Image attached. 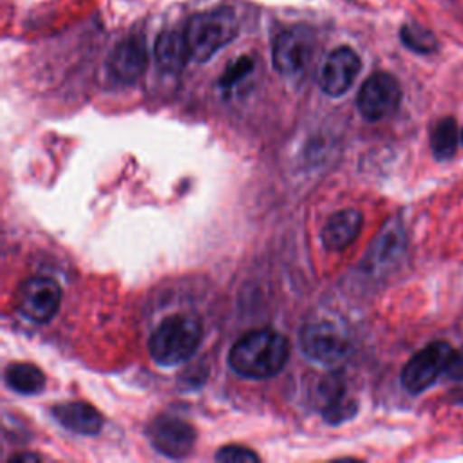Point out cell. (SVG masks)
Masks as SVG:
<instances>
[{"label":"cell","mask_w":463,"mask_h":463,"mask_svg":"<svg viewBox=\"0 0 463 463\" xmlns=\"http://www.w3.org/2000/svg\"><path fill=\"white\" fill-rule=\"evenodd\" d=\"M400 38L407 49H411L418 54H430L438 49L436 36L427 27L414 24V22L402 25Z\"/></svg>","instance_id":"d6986e66"},{"label":"cell","mask_w":463,"mask_h":463,"mask_svg":"<svg viewBox=\"0 0 463 463\" xmlns=\"http://www.w3.org/2000/svg\"><path fill=\"white\" fill-rule=\"evenodd\" d=\"M322 398H324V405L320 409L322 418L331 423V425H338L342 421H347L349 418H353L358 411V405L354 400L347 398L342 391V385L336 378H329L324 382L322 387Z\"/></svg>","instance_id":"2e32d148"},{"label":"cell","mask_w":463,"mask_h":463,"mask_svg":"<svg viewBox=\"0 0 463 463\" xmlns=\"http://www.w3.org/2000/svg\"><path fill=\"white\" fill-rule=\"evenodd\" d=\"M447 374L452 380L463 382V351L461 353H454L449 367H447Z\"/></svg>","instance_id":"7402d4cb"},{"label":"cell","mask_w":463,"mask_h":463,"mask_svg":"<svg viewBox=\"0 0 463 463\" xmlns=\"http://www.w3.org/2000/svg\"><path fill=\"white\" fill-rule=\"evenodd\" d=\"M40 459V456H36V454H14V456H11L9 458V461H38Z\"/></svg>","instance_id":"603a6c76"},{"label":"cell","mask_w":463,"mask_h":463,"mask_svg":"<svg viewBox=\"0 0 463 463\" xmlns=\"http://www.w3.org/2000/svg\"><path fill=\"white\" fill-rule=\"evenodd\" d=\"M461 139H463V130H461Z\"/></svg>","instance_id":"cb8c5ba5"},{"label":"cell","mask_w":463,"mask_h":463,"mask_svg":"<svg viewBox=\"0 0 463 463\" xmlns=\"http://www.w3.org/2000/svg\"><path fill=\"white\" fill-rule=\"evenodd\" d=\"M454 356V349L449 342L434 340L414 353L402 369V385L411 394H418L430 387L447 367Z\"/></svg>","instance_id":"277c9868"},{"label":"cell","mask_w":463,"mask_h":463,"mask_svg":"<svg viewBox=\"0 0 463 463\" xmlns=\"http://www.w3.org/2000/svg\"><path fill=\"white\" fill-rule=\"evenodd\" d=\"M217 461H226V463H235V461H259V454L253 452L251 449L241 447V445H226L215 454Z\"/></svg>","instance_id":"44dd1931"},{"label":"cell","mask_w":463,"mask_h":463,"mask_svg":"<svg viewBox=\"0 0 463 463\" xmlns=\"http://www.w3.org/2000/svg\"><path fill=\"white\" fill-rule=\"evenodd\" d=\"M183 33L190 51V60L203 63L235 40L239 33V20L230 7L210 9L190 16Z\"/></svg>","instance_id":"3957f363"},{"label":"cell","mask_w":463,"mask_h":463,"mask_svg":"<svg viewBox=\"0 0 463 463\" xmlns=\"http://www.w3.org/2000/svg\"><path fill=\"white\" fill-rule=\"evenodd\" d=\"M407 246L405 230L398 219H391L371 242L364 266L371 273H382L398 264Z\"/></svg>","instance_id":"8fae6325"},{"label":"cell","mask_w":463,"mask_h":463,"mask_svg":"<svg viewBox=\"0 0 463 463\" xmlns=\"http://www.w3.org/2000/svg\"><path fill=\"white\" fill-rule=\"evenodd\" d=\"M61 289L51 277L27 279L16 295V309L20 315L34 324L49 322L60 309Z\"/></svg>","instance_id":"8992f818"},{"label":"cell","mask_w":463,"mask_h":463,"mask_svg":"<svg viewBox=\"0 0 463 463\" xmlns=\"http://www.w3.org/2000/svg\"><path fill=\"white\" fill-rule=\"evenodd\" d=\"M362 61L351 47H336L331 51L318 72V85L327 96H342L356 80Z\"/></svg>","instance_id":"30bf717a"},{"label":"cell","mask_w":463,"mask_h":463,"mask_svg":"<svg viewBox=\"0 0 463 463\" xmlns=\"http://www.w3.org/2000/svg\"><path fill=\"white\" fill-rule=\"evenodd\" d=\"M430 150L439 161L454 157L458 150V123L454 118H443L432 127Z\"/></svg>","instance_id":"ac0fdd59"},{"label":"cell","mask_w":463,"mask_h":463,"mask_svg":"<svg viewBox=\"0 0 463 463\" xmlns=\"http://www.w3.org/2000/svg\"><path fill=\"white\" fill-rule=\"evenodd\" d=\"M313 56V33L304 25L280 31L273 40V67L284 78H298Z\"/></svg>","instance_id":"5b68a950"},{"label":"cell","mask_w":463,"mask_h":463,"mask_svg":"<svg viewBox=\"0 0 463 463\" xmlns=\"http://www.w3.org/2000/svg\"><path fill=\"white\" fill-rule=\"evenodd\" d=\"M154 56L157 67L166 74L179 72L190 60V51L181 31H163L154 45Z\"/></svg>","instance_id":"9a60e30c"},{"label":"cell","mask_w":463,"mask_h":463,"mask_svg":"<svg viewBox=\"0 0 463 463\" xmlns=\"http://www.w3.org/2000/svg\"><path fill=\"white\" fill-rule=\"evenodd\" d=\"M362 213L354 208H344L333 213L322 228V244L331 251L347 248L360 233Z\"/></svg>","instance_id":"5bb4252c"},{"label":"cell","mask_w":463,"mask_h":463,"mask_svg":"<svg viewBox=\"0 0 463 463\" xmlns=\"http://www.w3.org/2000/svg\"><path fill=\"white\" fill-rule=\"evenodd\" d=\"M298 344L309 360L324 365L340 362L347 353L345 335L327 320L306 324L298 333Z\"/></svg>","instance_id":"52a82bcc"},{"label":"cell","mask_w":463,"mask_h":463,"mask_svg":"<svg viewBox=\"0 0 463 463\" xmlns=\"http://www.w3.org/2000/svg\"><path fill=\"white\" fill-rule=\"evenodd\" d=\"M203 340L199 318L188 313L166 317L148 338V353L159 365H177L194 356Z\"/></svg>","instance_id":"7a4b0ae2"},{"label":"cell","mask_w":463,"mask_h":463,"mask_svg":"<svg viewBox=\"0 0 463 463\" xmlns=\"http://www.w3.org/2000/svg\"><path fill=\"white\" fill-rule=\"evenodd\" d=\"M5 385L18 394H36L45 385V374L33 364L14 362L4 371Z\"/></svg>","instance_id":"e0dca14e"},{"label":"cell","mask_w":463,"mask_h":463,"mask_svg":"<svg viewBox=\"0 0 463 463\" xmlns=\"http://www.w3.org/2000/svg\"><path fill=\"white\" fill-rule=\"evenodd\" d=\"M51 414L61 427L83 436H94L103 427V416L99 411L85 402L56 403L52 405Z\"/></svg>","instance_id":"4fadbf2b"},{"label":"cell","mask_w":463,"mask_h":463,"mask_svg":"<svg viewBox=\"0 0 463 463\" xmlns=\"http://www.w3.org/2000/svg\"><path fill=\"white\" fill-rule=\"evenodd\" d=\"M109 72L119 83H134L146 69V42L141 34L125 36L109 56Z\"/></svg>","instance_id":"7c38bea8"},{"label":"cell","mask_w":463,"mask_h":463,"mask_svg":"<svg viewBox=\"0 0 463 463\" xmlns=\"http://www.w3.org/2000/svg\"><path fill=\"white\" fill-rule=\"evenodd\" d=\"M402 99V87L398 80L389 72L371 74L356 98L360 114L369 121H380L391 116Z\"/></svg>","instance_id":"ba28073f"},{"label":"cell","mask_w":463,"mask_h":463,"mask_svg":"<svg viewBox=\"0 0 463 463\" xmlns=\"http://www.w3.org/2000/svg\"><path fill=\"white\" fill-rule=\"evenodd\" d=\"M253 71V60L250 56H241L237 58L233 63H230L226 67V71L222 72L221 80H219V89L230 92L232 89H235L237 83H241L250 72Z\"/></svg>","instance_id":"ffe728a7"},{"label":"cell","mask_w":463,"mask_h":463,"mask_svg":"<svg viewBox=\"0 0 463 463\" xmlns=\"http://www.w3.org/2000/svg\"><path fill=\"white\" fill-rule=\"evenodd\" d=\"M146 434L154 449L172 459L188 456L195 443L194 427L188 421L170 414H159L154 418Z\"/></svg>","instance_id":"9c48e42d"},{"label":"cell","mask_w":463,"mask_h":463,"mask_svg":"<svg viewBox=\"0 0 463 463\" xmlns=\"http://www.w3.org/2000/svg\"><path fill=\"white\" fill-rule=\"evenodd\" d=\"M289 358V342L275 329H255L241 336L228 354L230 367L251 380L271 378L280 373Z\"/></svg>","instance_id":"6da1fadb"}]
</instances>
